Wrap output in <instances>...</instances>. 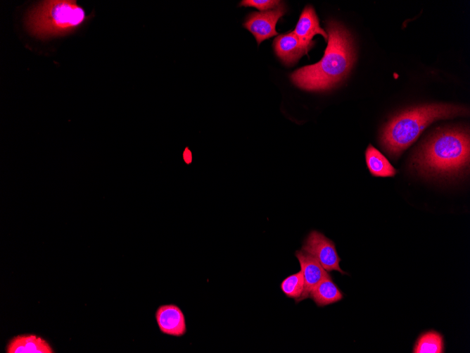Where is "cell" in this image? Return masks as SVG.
I'll list each match as a JSON object with an SVG mask.
<instances>
[{"instance_id": "obj_7", "label": "cell", "mask_w": 470, "mask_h": 353, "mask_svg": "<svg viewBox=\"0 0 470 353\" xmlns=\"http://www.w3.org/2000/svg\"><path fill=\"white\" fill-rule=\"evenodd\" d=\"M295 256L298 259L300 271L304 278V290L301 297L296 304L307 299L312 290L324 278L331 277L317 261L310 254L303 251L297 250Z\"/></svg>"}, {"instance_id": "obj_10", "label": "cell", "mask_w": 470, "mask_h": 353, "mask_svg": "<svg viewBox=\"0 0 470 353\" xmlns=\"http://www.w3.org/2000/svg\"><path fill=\"white\" fill-rule=\"evenodd\" d=\"M276 55L286 66H293L309 50L300 42L293 31L277 36L273 42Z\"/></svg>"}, {"instance_id": "obj_15", "label": "cell", "mask_w": 470, "mask_h": 353, "mask_svg": "<svg viewBox=\"0 0 470 353\" xmlns=\"http://www.w3.org/2000/svg\"><path fill=\"white\" fill-rule=\"evenodd\" d=\"M280 288L287 297L294 299L296 303L304 290V278L302 271H300L284 278L280 284Z\"/></svg>"}, {"instance_id": "obj_5", "label": "cell", "mask_w": 470, "mask_h": 353, "mask_svg": "<svg viewBox=\"0 0 470 353\" xmlns=\"http://www.w3.org/2000/svg\"><path fill=\"white\" fill-rule=\"evenodd\" d=\"M302 250L315 256L327 272L336 271L343 275L348 274L340 267L341 259L335 244L322 233L310 232L303 242Z\"/></svg>"}, {"instance_id": "obj_17", "label": "cell", "mask_w": 470, "mask_h": 353, "mask_svg": "<svg viewBox=\"0 0 470 353\" xmlns=\"http://www.w3.org/2000/svg\"><path fill=\"white\" fill-rule=\"evenodd\" d=\"M184 159L186 163L191 162V153L187 148L184 152Z\"/></svg>"}, {"instance_id": "obj_9", "label": "cell", "mask_w": 470, "mask_h": 353, "mask_svg": "<svg viewBox=\"0 0 470 353\" xmlns=\"http://www.w3.org/2000/svg\"><path fill=\"white\" fill-rule=\"evenodd\" d=\"M293 32L309 51L314 46L312 39L316 35H321L325 41L328 40V35L320 27L316 12L310 5L306 6L303 10Z\"/></svg>"}, {"instance_id": "obj_13", "label": "cell", "mask_w": 470, "mask_h": 353, "mask_svg": "<svg viewBox=\"0 0 470 353\" xmlns=\"http://www.w3.org/2000/svg\"><path fill=\"white\" fill-rule=\"evenodd\" d=\"M365 159L367 168L373 176L393 177L397 173L386 156L371 144L366 149Z\"/></svg>"}, {"instance_id": "obj_1", "label": "cell", "mask_w": 470, "mask_h": 353, "mask_svg": "<svg viewBox=\"0 0 470 353\" xmlns=\"http://www.w3.org/2000/svg\"><path fill=\"white\" fill-rule=\"evenodd\" d=\"M327 46L321 60L297 69L291 74V82L307 91L329 89L343 80L355 61V50L349 31L339 22H326Z\"/></svg>"}, {"instance_id": "obj_12", "label": "cell", "mask_w": 470, "mask_h": 353, "mask_svg": "<svg viewBox=\"0 0 470 353\" xmlns=\"http://www.w3.org/2000/svg\"><path fill=\"white\" fill-rule=\"evenodd\" d=\"M309 297L317 306L323 307L341 301L343 295L330 277L322 280L312 290Z\"/></svg>"}, {"instance_id": "obj_3", "label": "cell", "mask_w": 470, "mask_h": 353, "mask_svg": "<svg viewBox=\"0 0 470 353\" xmlns=\"http://www.w3.org/2000/svg\"><path fill=\"white\" fill-rule=\"evenodd\" d=\"M468 113L465 107L447 104H424L408 109L393 117L383 127L381 145L390 156L398 157L433 122Z\"/></svg>"}, {"instance_id": "obj_16", "label": "cell", "mask_w": 470, "mask_h": 353, "mask_svg": "<svg viewBox=\"0 0 470 353\" xmlns=\"http://www.w3.org/2000/svg\"><path fill=\"white\" fill-rule=\"evenodd\" d=\"M281 4L282 2L278 0H243L239 6L255 8L262 12L274 9Z\"/></svg>"}, {"instance_id": "obj_14", "label": "cell", "mask_w": 470, "mask_h": 353, "mask_svg": "<svg viewBox=\"0 0 470 353\" xmlns=\"http://www.w3.org/2000/svg\"><path fill=\"white\" fill-rule=\"evenodd\" d=\"M414 353H443L444 340L438 332L430 330L421 334L414 344Z\"/></svg>"}, {"instance_id": "obj_6", "label": "cell", "mask_w": 470, "mask_h": 353, "mask_svg": "<svg viewBox=\"0 0 470 353\" xmlns=\"http://www.w3.org/2000/svg\"><path fill=\"white\" fill-rule=\"evenodd\" d=\"M286 11L282 3L277 8L270 11L252 12L246 16L243 26L252 33L259 45L264 40L278 35L276 25Z\"/></svg>"}, {"instance_id": "obj_4", "label": "cell", "mask_w": 470, "mask_h": 353, "mask_svg": "<svg viewBox=\"0 0 470 353\" xmlns=\"http://www.w3.org/2000/svg\"><path fill=\"white\" fill-rule=\"evenodd\" d=\"M89 19L75 0H46L29 9L25 17L27 31L46 40L70 35Z\"/></svg>"}, {"instance_id": "obj_11", "label": "cell", "mask_w": 470, "mask_h": 353, "mask_svg": "<svg viewBox=\"0 0 470 353\" xmlns=\"http://www.w3.org/2000/svg\"><path fill=\"white\" fill-rule=\"evenodd\" d=\"M7 353H53L49 344L35 335H22L12 338L6 347Z\"/></svg>"}, {"instance_id": "obj_8", "label": "cell", "mask_w": 470, "mask_h": 353, "mask_svg": "<svg viewBox=\"0 0 470 353\" xmlns=\"http://www.w3.org/2000/svg\"><path fill=\"white\" fill-rule=\"evenodd\" d=\"M155 320L160 331L173 337H182L186 333L184 314L176 304L160 306L155 311Z\"/></svg>"}, {"instance_id": "obj_2", "label": "cell", "mask_w": 470, "mask_h": 353, "mask_svg": "<svg viewBox=\"0 0 470 353\" xmlns=\"http://www.w3.org/2000/svg\"><path fill=\"white\" fill-rule=\"evenodd\" d=\"M469 130L461 128L436 131L420 147L413 158L417 170L427 175L455 177L469 166Z\"/></svg>"}]
</instances>
